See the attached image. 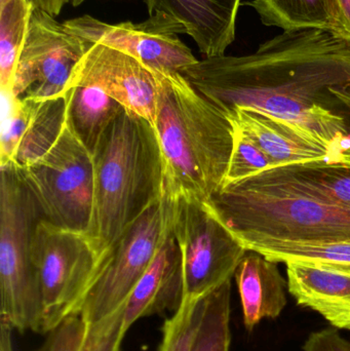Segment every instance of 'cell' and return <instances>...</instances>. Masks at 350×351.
<instances>
[{"label":"cell","mask_w":350,"mask_h":351,"mask_svg":"<svg viewBox=\"0 0 350 351\" xmlns=\"http://www.w3.org/2000/svg\"><path fill=\"white\" fill-rule=\"evenodd\" d=\"M90 45L55 16L33 5L14 71L12 95L34 100L64 96L74 68Z\"/></svg>","instance_id":"obj_10"},{"label":"cell","mask_w":350,"mask_h":351,"mask_svg":"<svg viewBox=\"0 0 350 351\" xmlns=\"http://www.w3.org/2000/svg\"><path fill=\"white\" fill-rule=\"evenodd\" d=\"M224 114L256 109L291 121L350 154L349 125L329 106L350 84V41L321 29L284 31L255 53L205 58L181 72Z\"/></svg>","instance_id":"obj_1"},{"label":"cell","mask_w":350,"mask_h":351,"mask_svg":"<svg viewBox=\"0 0 350 351\" xmlns=\"http://www.w3.org/2000/svg\"><path fill=\"white\" fill-rule=\"evenodd\" d=\"M226 117L273 160L275 168L326 160L349 162L350 154L312 132L256 109L236 107Z\"/></svg>","instance_id":"obj_13"},{"label":"cell","mask_w":350,"mask_h":351,"mask_svg":"<svg viewBox=\"0 0 350 351\" xmlns=\"http://www.w3.org/2000/svg\"><path fill=\"white\" fill-rule=\"evenodd\" d=\"M234 128V149L222 187L275 168L271 158L249 136Z\"/></svg>","instance_id":"obj_27"},{"label":"cell","mask_w":350,"mask_h":351,"mask_svg":"<svg viewBox=\"0 0 350 351\" xmlns=\"http://www.w3.org/2000/svg\"><path fill=\"white\" fill-rule=\"evenodd\" d=\"M267 27L284 31L321 29L332 33L333 0H252L248 2Z\"/></svg>","instance_id":"obj_20"},{"label":"cell","mask_w":350,"mask_h":351,"mask_svg":"<svg viewBox=\"0 0 350 351\" xmlns=\"http://www.w3.org/2000/svg\"><path fill=\"white\" fill-rule=\"evenodd\" d=\"M88 324L80 315L68 317L47 333L42 346L35 351H79Z\"/></svg>","instance_id":"obj_29"},{"label":"cell","mask_w":350,"mask_h":351,"mask_svg":"<svg viewBox=\"0 0 350 351\" xmlns=\"http://www.w3.org/2000/svg\"><path fill=\"white\" fill-rule=\"evenodd\" d=\"M125 304L108 317L88 324L79 351H121L127 330L125 327Z\"/></svg>","instance_id":"obj_28"},{"label":"cell","mask_w":350,"mask_h":351,"mask_svg":"<svg viewBox=\"0 0 350 351\" xmlns=\"http://www.w3.org/2000/svg\"><path fill=\"white\" fill-rule=\"evenodd\" d=\"M331 92L336 98L339 106L347 109V113L350 115V84L342 88H332Z\"/></svg>","instance_id":"obj_34"},{"label":"cell","mask_w":350,"mask_h":351,"mask_svg":"<svg viewBox=\"0 0 350 351\" xmlns=\"http://www.w3.org/2000/svg\"><path fill=\"white\" fill-rule=\"evenodd\" d=\"M242 243L248 251L257 252L275 263L304 262L350 269V241L290 243L259 239Z\"/></svg>","instance_id":"obj_22"},{"label":"cell","mask_w":350,"mask_h":351,"mask_svg":"<svg viewBox=\"0 0 350 351\" xmlns=\"http://www.w3.org/2000/svg\"><path fill=\"white\" fill-rule=\"evenodd\" d=\"M16 169L42 218L62 228L86 233L94 202V158L68 117L55 144L36 162Z\"/></svg>","instance_id":"obj_7"},{"label":"cell","mask_w":350,"mask_h":351,"mask_svg":"<svg viewBox=\"0 0 350 351\" xmlns=\"http://www.w3.org/2000/svg\"><path fill=\"white\" fill-rule=\"evenodd\" d=\"M183 300L182 257L170 225L153 261L125 302V329L143 317L176 313Z\"/></svg>","instance_id":"obj_15"},{"label":"cell","mask_w":350,"mask_h":351,"mask_svg":"<svg viewBox=\"0 0 350 351\" xmlns=\"http://www.w3.org/2000/svg\"><path fill=\"white\" fill-rule=\"evenodd\" d=\"M0 317L42 334V297L31 243L41 213L12 164L0 167Z\"/></svg>","instance_id":"obj_5"},{"label":"cell","mask_w":350,"mask_h":351,"mask_svg":"<svg viewBox=\"0 0 350 351\" xmlns=\"http://www.w3.org/2000/svg\"><path fill=\"white\" fill-rule=\"evenodd\" d=\"M232 280L205 297V307L192 351H229Z\"/></svg>","instance_id":"obj_24"},{"label":"cell","mask_w":350,"mask_h":351,"mask_svg":"<svg viewBox=\"0 0 350 351\" xmlns=\"http://www.w3.org/2000/svg\"><path fill=\"white\" fill-rule=\"evenodd\" d=\"M1 92L0 167L10 164L16 156L32 113L33 99H18L10 90Z\"/></svg>","instance_id":"obj_25"},{"label":"cell","mask_w":350,"mask_h":351,"mask_svg":"<svg viewBox=\"0 0 350 351\" xmlns=\"http://www.w3.org/2000/svg\"><path fill=\"white\" fill-rule=\"evenodd\" d=\"M94 202L86 239L97 257L162 196V160L155 130L123 109L94 154Z\"/></svg>","instance_id":"obj_3"},{"label":"cell","mask_w":350,"mask_h":351,"mask_svg":"<svg viewBox=\"0 0 350 351\" xmlns=\"http://www.w3.org/2000/svg\"><path fill=\"white\" fill-rule=\"evenodd\" d=\"M171 229L182 257L184 297L203 298L232 280L248 250L209 202L171 199Z\"/></svg>","instance_id":"obj_8"},{"label":"cell","mask_w":350,"mask_h":351,"mask_svg":"<svg viewBox=\"0 0 350 351\" xmlns=\"http://www.w3.org/2000/svg\"><path fill=\"white\" fill-rule=\"evenodd\" d=\"M42 297V335L79 315L100 269L84 233L62 228L41 217L31 243Z\"/></svg>","instance_id":"obj_6"},{"label":"cell","mask_w":350,"mask_h":351,"mask_svg":"<svg viewBox=\"0 0 350 351\" xmlns=\"http://www.w3.org/2000/svg\"><path fill=\"white\" fill-rule=\"evenodd\" d=\"M208 202L240 243L350 241V210L308 193L279 168L224 186Z\"/></svg>","instance_id":"obj_4"},{"label":"cell","mask_w":350,"mask_h":351,"mask_svg":"<svg viewBox=\"0 0 350 351\" xmlns=\"http://www.w3.org/2000/svg\"><path fill=\"white\" fill-rule=\"evenodd\" d=\"M68 121L77 137L94 154L103 133L123 107L100 88L75 86L66 92Z\"/></svg>","instance_id":"obj_18"},{"label":"cell","mask_w":350,"mask_h":351,"mask_svg":"<svg viewBox=\"0 0 350 351\" xmlns=\"http://www.w3.org/2000/svg\"><path fill=\"white\" fill-rule=\"evenodd\" d=\"M334 27L332 34L350 41V0H333Z\"/></svg>","instance_id":"obj_31"},{"label":"cell","mask_w":350,"mask_h":351,"mask_svg":"<svg viewBox=\"0 0 350 351\" xmlns=\"http://www.w3.org/2000/svg\"><path fill=\"white\" fill-rule=\"evenodd\" d=\"M277 264L248 251L234 274L248 331H253L262 319H277L287 305L288 280Z\"/></svg>","instance_id":"obj_17"},{"label":"cell","mask_w":350,"mask_h":351,"mask_svg":"<svg viewBox=\"0 0 350 351\" xmlns=\"http://www.w3.org/2000/svg\"><path fill=\"white\" fill-rule=\"evenodd\" d=\"M31 1H32L33 5L36 6V8L45 10L51 16H57L61 14L64 6L70 3L71 0H31Z\"/></svg>","instance_id":"obj_32"},{"label":"cell","mask_w":350,"mask_h":351,"mask_svg":"<svg viewBox=\"0 0 350 351\" xmlns=\"http://www.w3.org/2000/svg\"><path fill=\"white\" fill-rule=\"evenodd\" d=\"M304 351H350V342L335 327L314 332L303 346Z\"/></svg>","instance_id":"obj_30"},{"label":"cell","mask_w":350,"mask_h":351,"mask_svg":"<svg viewBox=\"0 0 350 351\" xmlns=\"http://www.w3.org/2000/svg\"><path fill=\"white\" fill-rule=\"evenodd\" d=\"M288 291L300 306L320 313L330 323L350 313V269L289 262Z\"/></svg>","instance_id":"obj_16"},{"label":"cell","mask_w":350,"mask_h":351,"mask_svg":"<svg viewBox=\"0 0 350 351\" xmlns=\"http://www.w3.org/2000/svg\"><path fill=\"white\" fill-rule=\"evenodd\" d=\"M67 94L34 100L28 127L10 164L25 168L40 158L61 135L67 121Z\"/></svg>","instance_id":"obj_19"},{"label":"cell","mask_w":350,"mask_h":351,"mask_svg":"<svg viewBox=\"0 0 350 351\" xmlns=\"http://www.w3.org/2000/svg\"><path fill=\"white\" fill-rule=\"evenodd\" d=\"M162 195L208 202L222 187L234 143L227 117L179 73H166L156 108Z\"/></svg>","instance_id":"obj_2"},{"label":"cell","mask_w":350,"mask_h":351,"mask_svg":"<svg viewBox=\"0 0 350 351\" xmlns=\"http://www.w3.org/2000/svg\"><path fill=\"white\" fill-rule=\"evenodd\" d=\"M149 14L164 12L178 21L205 58L225 55L236 39L242 0H143Z\"/></svg>","instance_id":"obj_14"},{"label":"cell","mask_w":350,"mask_h":351,"mask_svg":"<svg viewBox=\"0 0 350 351\" xmlns=\"http://www.w3.org/2000/svg\"><path fill=\"white\" fill-rule=\"evenodd\" d=\"M63 24L88 45L118 49L162 73H181L199 61L179 37L186 34L183 25L164 12L149 14L141 23L109 24L84 14Z\"/></svg>","instance_id":"obj_11"},{"label":"cell","mask_w":350,"mask_h":351,"mask_svg":"<svg viewBox=\"0 0 350 351\" xmlns=\"http://www.w3.org/2000/svg\"><path fill=\"white\" fill-rule=\"evenodd\" d=\"M166 74L123 51L95 43L74 68L66 92L75 86L100 88L123 109L154 128L158 96Z\"/></svg>","instance_id":"obj_12"},{"label":"cell","mask_w":350,"mask_h":351,"mask_svg":"<svg viewBox=\"0 0 350 351\" xmlns=\"http://www.w3.org/2000/svg\"><path fill=\"white\" fill-rule=\"evenodd\" d=\"M32 8L31 0L0 2V90L12 92L14 71Z\"/></svg>","instance_id":"obj_23"},{"label":"cell","mask_w":350,"mask_h":351,"mask_svg":"<svg viewBox=\"0 0 350 351\" xmlns=\"http://www.w3.org/2000/svg\"><path fill=\"white\" fill-rule=\"evenodd\" d=\"M205 307L203 298L184 297L182 304L162 326L160 351H192Z\"/></svg>","instance_id":"obj_26"},{"label":"cell","mask_w":350,"mask_h":351,"mask_svg":"<svg viewBox=\"0 0 350 351\" xmlns=\"http://www.w3.org/2000/svg\"><path fill=\"white\" fill-rule=\"evenodd\" d=\"M277 168L308 193L350 210V160H316Z\"/></svg>","instance_id":"obj_21"},{"label":"cell","mask_w":350,"mask_h":351,"mask_svg":"<svg viewBox=\"0 0 350 351\" xmlns=\"http://www.w3.org/2000/svg\"><path fill=\"white\" fill-rule=\"evenodd\" d=\"M171 225V199L162 195L100 257L99 274L80 311L96 323L125 304L153 261Z\"/></svg>","instance_id":"obj_9"},{"label":"cell","mask_w":350,"mask_h":351,"mask_svg":"<svg viewBox=\"0 0 350 351\" xmlns=\"http://www.w3.org/2000/svg\"><path fill=\"white\" fill-rule=\"evenodd\" d=\"M0 351H14L12 348V332L14 328L6 319L0 317Z\"/></svg>","instance_id":"obj_33"},{"label":"cell","mask_w":350,"mask_h":351,"mask_svg":"<svg viewBox=\"0 0 350 351\" xmlns=\"http://www.w3.org/2000/svg\"><path fill=\"white\" fill-rule=\"evenodd\" d=\"M84 1H86V0H71V1H70V4H71L72 6H74V8H76V6L84 3Z\"/></svg>","instance_id":"obj_35"}]
</instances>
